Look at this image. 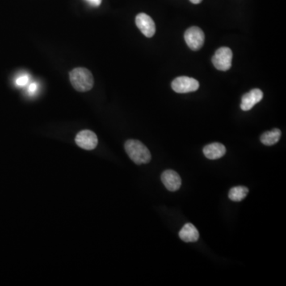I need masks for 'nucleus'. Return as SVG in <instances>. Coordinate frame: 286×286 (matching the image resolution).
<instances>
[{
    "label": "nucleus",
    "mask_w": 286,
    "mask_h": 286,
    "mask_svg": "<svg viewBox=\"0 0 286 286\" xmlns=\"http://www.w3.org/2000/svg\"><path fill=\"white\" fill-rule=\"evenodd\" d=\"M232 49L228 47H221L218 48L212 56V61L216 69L220 71H228L232 67Z\"/></svg>",
    "instance_id": "obj_3"
},
{
    "label": "nucleus",
    "mask_w": 286,
    "mask_h": 286,
    "mask_svg": "<svg viewBox=\"0 0 286 286\" xmlns=\"http://www.w3.org/2000/svg\"><path fill=\"white\" fill-rule=\"evenodd\" d=\"M172 89L175 93H188L195 92L199 89V84L195 79L189 77H179L172 82Z\"/></svg>",
    "instance_id": "obj_5"
},
{
    "label": "nucleus",
    "mask_w": 286,
    "mask_h": 286,
    "mask_svg": "<svg viewBox=\"0 0 286 286\" xmlns=\"http://www.w3.org/2000/svg\"><path fill=\"white\" fill-rule=\"evenodd\" d=\"M69 80L77 91L81 93L90 91L94 86V78L89 69L76 68L69 73Z\"/></svg>",
    "instance_id": "obj_2"
},
{
    "label": "nucleus",
    "mask_w": 286,
    "mask_h": 286,
    "mask_svg": "<svg viewBox=\"0 0 286 286\" xmlns=\"http://www.w3.org/2000/svg\"><path fill=\"white\" fill-rule=\"evenodd\" d=\"M138 28L146 38H152L156 32L155 23L151 17L145 13H140L135 18Z\"/></svg>",
    "instance_id": "obj_7"
},
{
    "label": "nucleus",
    "mask_w": 286,
    "mask_h": 286,
    "mask_svg": "<svg viewBox=\"0 0 286 286\" xmlns=\"http://www.w3.org/2000/svg\"><path fill=\"white\" fill-rule=\"evenodd\" d=\"M203 152L204 156L208 159L216 160L224 156L226 147L221 143H213L204 146Z\"/></svg>",
    "instance_id": "obj_10"
},
{
    "label": "nucleus",
    "mask_w": 286,
    "mask_h": 286,
    "mask_svg": "<svg viewBox=\"0 0 286 286\" xmlns=\"http://www.w3.org/2000/svg\"><path fill=\"white\" fill-rule=\"evenodd\" d=\"M127 155L136 165L149 163L151 160V153L148 148L139 140L130 139L124 145Z\"/></svg>",
    "instance_id": "obj_1"
},
{
    "label": "nucleus",
    "mask_w": 286,
    "mask_h": 286,
    "mask_svg": "<svg viewBox=\"0 0 286 286\" xmlns=\"http://www.w3.org/2000/svg\"><path fill=\"white\" fill-rule=\"evenodd\" d=\"M28 75H22L21 77H18L16 80V84L18 86H25L28 83Z\"/></svg>",
    "instance_id": "obj_14"
},
{
    "label": "nucleus",
    "mask_w": 286,
    "mask_h": 286,
    "mask_svg": "<svg viewBox=\"0 0 286 286\" xmlns=\"http://www.w3.org/2000/svg\"><path fill=\"white\" fill-rule=\"evenodd\" d=\"M262 98H263V93L261 91L260 89H252L249 93L242 95L240 107L242 111H250L251 108H253L254 105L257 104L262 100Z\"/></svg>",
    "instance_id": "obj_9"
},
{
    "label": "nucleus",
    "mask_w": 286,
    "mask_h": 286,
    "mask_svg": "<svg viewBox=\"0 0 286 286\" xmlns=\"http://www.w3.org/2000/svg\"><path fill=\"white\" fill-rule=\"evenodd\" d=\"M161 182L169 191H178L182 186V179L177 172L168 169L161 174Z\"/></svg>",
    "instance_id": "obj_8"
},
{
    "label": "nucleus",
    "mask_w": 286,
    "mask_h": 286,
    "mask_svg": "<svg viewBox=\"0 0 286 286\" xmlns=\"http://www.w3.org/2000/svg\"><path fill=\"white\" fill-rule=\"evenodd\" d=\"M185 40L191 50H199L204 46V32L197 26H191L185 33Z\"/></svg>",
    "instance_id": "obj_4"
},
{
    "label": "nucleus",
    "mask_w": 286,
    "mask_h": 286,
    "mask_svg": "<svg viewBox=\"0 0 286 286\" xmlns=\"http://www.w3.org/2000/svg\"><path fill=\"white\" fill-rule=\"evenodd\" d=\"M179 236L184 242H194L199 239V235L193 224H186L180 231Z\"/></svg>",
    "instance_id": "obj_11"
},
{
    "label": "nucleus",
    "mask_w": 286,
    "mask_h": 286,
    "mask_svg": "<svg viewBox=\"0 0 286 286\" xmlns=\"http://www.w3.org/2000/svg\"><path fill=\"white\" fill-rule=\"evenodd\" d=\"M38 91V85L35 83H33L29 86L28 93L30 95H34Z\"/></svg>",
    "instance_id": "obj_15"
},
{
    "label": "nucleus",
    "mask_w": 286,
    "mask_h": 286,
    "mask_svg": "<svg viewBox=\"0 0 286 286\" xmlns=\"http://www.w3.org/2000/svg\"><path fill=\"white\" fill-rule=\"evenodd\" d=\"M203 0H190V2H192L193 4H199Z\"/></svg>",
    "instance_id": "obj_17"
},
{
    "label": "nucleus",
    "mask_w": 286,
    "mask_h": 286,
    "mask_svg": "<svg viewBox=\"0 0 286 286\" xmlns=\"http://www.w3.org/2000/svg\"><path fill=\"white\" fill-rule=\"evenodd\" d=\"M248 192H249V190L245 186H237V187L231 189L228 196L232 201L239 202L245 199Z\"/></svg>",
    "instance_id": "obj_13"
},
{
    "label": "nucleus",
    "mask_w": 286,
    "mask_h": 286,
    "mask_svg": "<svg viewBox=\"0 0 286 286\" xmlns=\"http://www.w3.org/2000/svg\"><path fill=\"white\" fill-rule=\"evenodd\" d=\"M282 136V132L279 129H274L272 131H266L261 136V142L266 145H273L278 143Z\"/></svg>",
    "instance_id": "obj_12"
},
{
    "label": "nucleus",
    "mask_w": 286,
    "mask_h": 286,
    "mask_svg": "<svg viewBox=\"0 0 286 286\" xmlns=\"http://www.w3.org/2000/svg\"><path fill=\"white\" fill-rule=\"evenodd\" d=\"M86 1L93 6H99L102 2V0H86Z\"/></svg>",
    "instance_id": "obj_16"
},
{
    "label": "nucleus",
    "mask_w": 286,
    "mask_h": 286,
    "mask_svg": "<svg viewBox=\"0 0 286 286\" xmlns=\"http://www.w3.org/2000/svg\"><path fill=\"white\" fill-rule=\"evenodd\" d=\"M75 142L82 149L93 150L98 145V138L93 131L84 130L77 134Z\"/></svg>",
    "instance_id": "obj_6"
}]
</instances>
